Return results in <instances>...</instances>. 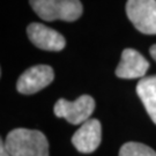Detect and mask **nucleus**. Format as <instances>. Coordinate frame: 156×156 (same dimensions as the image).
Here are the masks:
<instances>
[{
  "label": "nucleus",
  "mask_w": 156,
  "mask_h": 156,
  "mask_svg": "<svg viewBox=\"0 0 156 156\" xmlns=\"http://www.w3.org/2000/svg\"><path fill=\"white\" fill-rule=\"evenodd\" d=\"M5 145L11 156H49V142L37 129L15 128L6 136Z\"/></svg>",
  "instance_id": "nucleus-1"
},
{
  "label": "nucleus",
  "mask_w": 156,
  "mask_h": 156,
  "mask_svg": "<svg viewBox=\"0 0 156 156\" xmlns=\"http://www.w3.org/2000/svg\"><path fill=\"white\" fill-rule=\"evenodd\" d=\"M35 13L44 21L62 20L72 22L82 15L80 0H30Z\"/></svg>",
  "instance_id": "nucleus-2"
},
{
  "label": "nucleus",
  "mask_w": 156,
  "mask_h": 156,
  "mask_svg": "<svg viewBox=\"0 0 156 156\" xmlns=\"http://www.w3.org/2000/svg\"><path fill=\"white\" fill-rule=\"evenodd\" d=\"M95 109V101L89 95H82L73 102L60 98L57 101L53 112L58 118H65L73 125L83 124L90 119Z\"/></svg>",
  "instance_id": "nucleus-3"
},
{
  "label": "nucleus",
  "mask_w": 156,
  "mask_h": 156,
  "mask_svg": "<svg viewBox=\"0 0 156 156\" xmlns=\"http://www.w3.org/2000/svg\"><path fill=\"white\" fill-rule=\"evenodd\" d=\"M126 14L140 33L156 35V0H127Z\"/></svg>",
  "instance_id": "nucleus-4"
},
{
  "label": "nucleus",
  "mask_w": 156,
  "mask_h": 156,
  "mask_svg": "<svg viewBox=\"0 0 156 156\" xmlns=\"http://www.w3.org/2000/svg\"><path fill=\"white\" fill-rule=\"evenodd\" d=\"M55 74L49 65H36L21 74L16 82V89L24 95L35 94L48 87L53 81Z\"/></svg>",
  "instance_id": "nucleus-5"
},
{
  "label": "nucleus",
  "mask_w": 156,
  "mask_h": 156,
  "mask_svg": "<svg viewBox=\"0 0 156 156\" xmlns=\"http://www.w3.org/2000/svg\"><path fill=\"white\" fill-rule=\"evenodd\" d=\"M30 42L44 51H60L65 48L66 41L62 34L42 23H30L27 28Z\"/></svg>",
  "instance_id": "nucleus-6"
},
{
  "label": "nucleus",
  "mask_w": 156,
  "mask_h": 156,
  "mask_svg": "<svg viewBox=\"0 0 156 156\" xmlns=\"http://www.w3.org/2000/svg\"><path fill=\"white\" fill-rule=\"evenodd\" d=\"M102 127L97 119H89L81 125V127L72 136L73 146L80 153L90 154L95 151L101 144Z\"/></svg>",
  "instance_id": "nucleus-7"
},
{
  "label": "nucleus",
  "mask_w": 156,
  "mask_h": 156,
  "mask_svg": "<svg viewBox=\"0 0 156 156\" xmlns=\"http://www.w3.org/2000/svg\"><path fill=\"white\" fill-rule=\"evenodd\" d=\"M148 68L149 62L141 53L133 49H125L116 68V75L120 79H144Z\"/></svg>",
  "instance_id": "nucleus-8"
},
{
  "label": "nucleus",
  "mask_w": 156,
  "mask_h": 156,
  "mask_svg": "<svg viewBox=\"0 0 156 156\" xmlns=\"http://www.w3.org/2000/svg\"><path fill=\"white\" fill-rule=\"evenodd\" d=\"M136 94L151 119L156 124V75L141 79L136 84Z\"/></svg>",
  "instance_id": "nucleus-9"
},
{
  "label": "nucleus",
  "mask_w": 156,
  "mask_h": 156,
  "mask_svg": "<svg viewBox=\"0 0 156 156\" xmlns=\"http://www.w3.org/2000/svg\"><path fill=\"white\" fill-rule=\"evenodd\" d=\"M119 156H156V151L144 144L127 142L122 146Z\"/></svg>",
  "instance_id": "nucleus-10"
},
{
  "label": "nucleus",
  "mask_w": 156,
  "mask_h": 156,
  "mask_svg": "<svg viewBox=\"0 0 156 156\" xmlns=\"http://www.w3.org/2000/svg\"><path fill=\"white\" fill-rule=\"evenodd\" d=\"M0 156H11L9 151L7 149V147H6V145L2 141L0 142Z\"/></svg>",
  "instance_id": "nucleus-11"
},
{
  "label": "nucleus",
  "mask_w": 156,
  "mask_h": 156,
  "mask_svg": "<svg viewBox=\"0 0 156 156\" xmlns=\"http://www.w3.org/2000/svg\"><path fill=\"white\" fill-rule=\"evenodd\" d=\"M149 52H151V56L153 57V59L156 62V44H154L153 46H151L149 49Z\"/></svg>",
  "instance_id": "nucleus-12"
}]
</instances>
